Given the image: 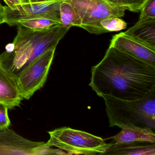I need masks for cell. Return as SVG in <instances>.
<instances>
[{"label": "cell", "mask_w": 155, "mask_h": 155, "mask_svg": "<svg viewBox=\"0 0 155 155\" xmlns=\"http://www.w3.org/2000/svg\"><path fill=\"white\" fill-rule=\"evenodd\" d=\"M89 86L100 97L140 99L155 88V67L109 46L102 60L91 68Z\"/></svg>", "instance_id": "obj_1"}, {"label": "cell", "mask_w": 155, "mask_h": 155, "mask_svg": "<svg viewBox=\"0 0 155 155\" xmlns=\"http://www.w3.org/2000/svg\"><path fill=\"white\" fill-rule=\"evenodd\" d=\"M68 31L61 25L41 31L18 26L13 42L8 44L6 51L0 55V63L17 76L35 59L56 48Z\"/></svg>", "instance_id": "obj_2"}, {"label": "cell", "mask_w": 155, "mask_h": 155, "mask_svg": "<svg viewBox=\"0 0 155 155\" xmlns=\"http://www.w3.org/2000/svg\"><path fill=\"white\" fill-rule=\"evenodd\" d=\"M106 106L109 127L134 126L155 129V88L143 98L134 101L124 100L102 95Z\"/></svg>", "instance_id": "obj_3"}, {"label": "cell", "mask_w": 155, "mask_h": 155, "mask_svg": "<svg viewBox=\"0 0 155 155\" xmlns=\"http://www.w3.org/2000/svg\"><path fill=\"white\" fill-rule=\"evenodd\" d=\"M46 144L67 152L68 155H103L112 145L100 137L69 127L60 128L48 132Z\"/></svg>", "instance_id": "obj_4"}, {"label": "cell", "mask_w": 155, "mask_h": 155, "mask_svg": "<svg viewBox=\"0 0 155 155\" xmlns=\"http://www.w3.org/2000/svg\"><path fill=\"white\" fill-rule=\"evenodd\" d=\"M74 8L81 21V28L96 35L108 32L100 24L105 19L121 18L126 9L117 7L106 0H62Z\"/></svg>", "instance_id": "obj_5"}, {"label": "cell", "mask_w": 155, "mask_h": 155, "mask_svg": "<svg viewBox=\"0 0 155 155\" xmlns=\"http://www.w3.org/2000/svg\"><path fill=\"white\" fill-rule=\"evenodd\" d=\"M52 48L28 64L17 75V82L23 99L29 100L44 86L52 63L55 50Z\"/></svg>", "instance_id": "obj_6"}, {"label": "cell", "mask_w": 155, "mask_h": 155, "mask_svg": "<svg viewBox=\"0 0 155 155\" xmlns=\"http://www.w3.org/2000/svg\"><path fill=\"white\" fill-rule=\"evenodd\" d=\"M68 155L60 149L49 147L46 142L23 137L8 128L0 130V155Z\"/></svg>", "instance_id": "obj_7"}, {"label": "cell", "mask_w": 155, "mask_h": 155, "mask_svg": "<svg viewBox=\"0 0 155 155\" xmlns=\"http://www.w3.org/2000/svg\"><path fill=\"white\" fill-rule=\"evenodd\" d=\"M61 1L52 0L39 3H21L15 9L4 6V23L12 27L19 21L38 18H48L61 23L60 5Z\"/></svg>", "instance_id": "obj_8"}, {"label": "cell", "mask_w": 155, "mask_h": 155, "mask_svg": "<svg viewBox=\"0 0 155 155\" xmlns=\"http://www.w3.org/2000/svg\"><path fill=\"white\" fill-rule=\"evenodd\" d=\"M109 46L155 67V51L134 40L124 32L114 35Z\"/></svg>", "instance_id": "obj_9"}, {"label": "cell", "mask_w": 155, "mask_h": 155, "mask_svg": "<svg viewBox=\"0 0 155 155\" xmlns=\"http://www.w3.org/2000/svg\"><path fill=\"white\" fill-rule=\"evenodd\" d=\"M24 99L17 82V76L0 63V103L8 109L18 107Z\"/></svg>", "instance_id": "obj_10"}, {"label": "cell", "mask_w": 155, "mask_h": 155, "mask_svg": "<svg viewBox=\"0 0 155 155\" xmlns=\"http://www.w3.org/2000/svg\"><path fill=\"white\" fill-rule=\"evenodd\" d=\"M124 34L155 51V19L138 21Z\"/></svg>", "instance_id": "obj_11"}, {"label": "cell", "mask_w": 155, "mask_h": 155, "mask_svg": "<svg viewBox=\"0 0 155 155\" xmlns=\"http://www.w3.org/2000/svg\"><path fill=\"white\" fill-rule=\"evenodd\" d=\"M103 155H155V143L148 141H134L112 145Z\"/></svg>", "instance_id": "obj_12"}, {"label": "cell", "mask_w": 155, "mask_h": 155, "mask_svg": "<svg viewBox=\"0 0 155 155\" xmlns=\"http://www.w3.org/2000/svg\"><path fill=\"white\" fill-rule=\"evenodd\" d=\"M117 134L110 137L115 144L128 143L134 141H148L155 143V134L150 128L136 126H125Z\"/></svg>", "instance_id": "obj_13"}, {"label": "cell", "mask_w": 155, "mask_h": 155, "mask_svg": "<svg viewBox=\"0 0 155 155\" xmlns=\"http://www.w3.org/2000/svg\"><path fill=\"white\" fill-rule=\"evenodd\" d=\"M61 25L67 29L71 27H81V21L73 7L68 2L62 1L60 5Z\"/></svg>", "instance_id": "obj_14"}, {"label": "cell", "mask_w": 155, "mask_h": 155, "mask_svg": "<svg viewBox=\"0 0 155 155\" xmlns=\"http://www.w3.org/2000/svg\"><path fill=\"white\" fill-rule=\"evenodd\" d=\"M61 25V23L57 21L48 18H38L26 20L19 21L16 26H21L32 30L41 31L50 28L53 26Z\"/></svg>", "instance_id": "obj_15"}, {"label": "cell", "mask_w": 155, "mask_h": 155, "mask_svg": "<svg viewBox=\"0 0 155 155\" xmlns=\"http://www.w3.org/2000/svg\"><path fill=\"white\" fill-rule=\"evenodd\" d=\"M108 2L117 7L126 9L131 12L140 11L147 0H106Z\"/></svg>", "instance_id": "obj_16"}, {"label": "cell", "mask_w": 155, "mask_h": 155, "mask_svg": "<svg viewBox=\"0 0 155 155\" xmlns=\"http://www.w3.org/2000/svg\"><path fill=\"white\" fill-rule=\"evenodd\" d=\"M100 24L108 32L120 31L127 28V23L123 20L118 17L105 19L101 21Z\"/></svg>", "instance_id": "obj_17"}, {"label": "cell", "mask_w": 155, "mask_h": 155, "mask_svg": "<svg viewBox=\"0 0 155 155\" xmlns=\"http://www.w3.org/2000/svg\"><path fill=\"white\" fill-rule=\"evenodd\" d=\"M140 12L139 20L155 19V0H147Z\"/></svg>", "instance_id": "obj_18"}, {"label": "cell", "mask_w": 155, "mask_h": 155, "mask_svg": "<svg viewBox=\"0 0 155 155\" xmlns=\"http://www.w3.org/2000/svg\"><path fill=\"white\" fill-rule=\"evenodd\" d=\"M8 107L0 103V130L8 128L11 121L8 114Z\"/></svg>", "instance_id": "obj_19"}, {"label": "cell", "mask_w": 155, "mask_h": 155, "mask_svg": "<svg viewBox=\"0 0 155 155\" xmlns=\"http://www.w3.org/2000/svg\"><path fill=\"white\" fill-rule=\"evenodd\" d=\"M8 7L12 9H15L19 5L22 3L21 0H3Z\"/></svg>", "instance_id": "obj_20"}, {"label": "cell", "mask_w": 155, "mask_h": 155, "mask_svg": "<svg viewBox=\"0 0 155 155\" xmlns=\"http://www.w3.org/2000/svg\"><path fill=\"white\" fill-rule=\"evenodd\" d=\"M52 1V0H21L22 3H39L46 2Z\"/></svg>", "instance_id": "obj_21"}, {"label": "cell", "mask_w": 155, "mask_h": 155, "mask_svg": "<svg viewBox=\"0 0 155 155\" xmlns=\"http://www.w3.org/2000/svg\"><path fill=\"white\" fill-rule=\"evenodd\" d=\"M4 6H2L0 2V25L4 23Z\"/></svg>", "instance_id": "obj_22"}]
</instances>
